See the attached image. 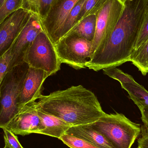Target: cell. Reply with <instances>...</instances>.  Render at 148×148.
<instances>
[{
    "label": "cell",
    "instance_id": "28",
    "mask_svg": "<svg viewBox=\"0 0 148 148\" xmlns=\"http://www.w3.org/2000/svg\"><path fill=\"white\" fill-rule=\"evenodd\" d=\"M5 1V0H0V7L2 5Z\"/></svg>",
    "mask_w": 148,
    "mask_h": 148
},
{
    "label": "cell",
    "instance_id": "7",
    "mask_svg": "<svg viewBox=\"0 0 148 148\" xmlns=\"http://www.w3.org/2000/svg\"><path fill=\"white\" fill-rule=\"evenodd\" d=\"M124 8L123 0H108L97 15L96 29L92 42V56L110 37Z\"/></svg>",
    "mask_w": 148,
    "mask_h": 148
},
{
    "label": "cell",
    "instance_id": "1",
    "mask_svg": "<svg viewBox=\"0 0 148 148\" xmlns=\"http://www.w3.org/2000/svg\"><path fill=\"white\" fill-rule=\"evenodd\" d=\"M124 8L107 42L98 47L86 67L95 71L129 62L148 12V0H123Z\"/></svg>",
    "mask_w": 148,
    "mask_h": 148
},
{
    "label": "cell",
    "instance_id": "8",
    "mask_svg": "<svg viewBox=\"0 0 148 148\" xmlns=\"http://www.w3.org/2000/svg\"><path fill=\"white\" fill-rule=\"evenodd\" d=\"M43 31L38 16L34 14L31 16L11 47L12 57L9 71L14 67L24 63L28 50L36 36Z\"/></svg>",
    "mask_w": 148,
    "mask_h": 148
},
{
    "label": "cell",
    "instance_id": "27",
    "mask_svg": "<svg viewBox=\"0 0 148 148\" xmlns=\"http://www.w3.org/2000/svg\"><path fill=\"white\" fill-rule=\"evenodd\" d=\"M141 114V119L143 124L148 126V107L139 108Z\"/></svg>",
    "mask_w": 148,
    "mask_h": 148
},
{
    "label": "cell",
    "instance_id": "25",
    "mask_svg": "<svg viewBox=\"0 0 148 148\" xmlns=\"http://www.w3.org/2000/svg\"><path fill=\"white\" fill-rule=\"evenodd\" d=\"M5 144L11 148H23L18 141L15 134L7 129H3Z\"/></svg>",
    "mask_w": 148,
    "mask_h": 148
},
{
    "label": "cell",
    "instance_id": "22",
    "mask_svg": "<svg viewBox=\"0 0 148 148\" xmlns=\"http://www.w3.org/2000/svg\"><path fill=\"white\" fill-rule=\"evenodd\" d=\"M59 139L71 148H101L82 139L66 134H63Z\"/></svg>",
    "mask_w": 148,
    "mask_h": 148
},
{
    "label": "cell",
    "instance_id": "16",
    "mask_svg": "<svg viewBox=\"0 0 148 148\" xmlns=\"http://www.w3.org/2000/svg\"><path fill=\"white\" fill-rule=\"evenodd\" d=\"M96 24V16L90 15L82 19L69 33L75 34L92 42L95 34Z\"/></svg>",
    "mask_w": 148,
    "mask_h": 148
},
{
    "label": "cell",
    "instance_id": "23",
    "mask_svg": "<svg viewBox=\"0 0 148 148\" xmlns=\"http://www.w3.org/2000/svg\"><path fill=\"white\" fill-rule=\"evenodd\" d=\"M12 57L11 47L7 53L0 58V86L6 74L9 71Z\"/></svg>",
    "mask_w": 148,
    "mask_h": 148
},
{
    "label": "cell",
    "instance_id": "30",
    "mask_svg": "<svg viewBox=\"0 0 148 148\" xmlns=\"http://www.w3.org/2000/svg\"><path fill=\"white\" fill-rule=\"evenodd\" d=\"M137 148H141L140 147H138Z\"/></svg>",
    "mask_w": 148,
    "mask_h": 148
},
{
    "label": "cell",
    "instance_id": "26",
    "mask_svg": "<svg viewBox=\"0 0 148 148\" xmlns=\"http://www.w3.org/2000/svg\"><path fill=\"white\" fill-rule=\"evenodd\" d=\"M141 137L138 139V147L141 148H148V126L144 124L141 126Z\"/></svg>",
    "mask_w": 148,
    "mask_h": 148
},
{
    "label": "cell",
    "instance_id": "19",
    "mask_svg": "<svg viewBox=\"0 0 148 148\" xmlns=\"http://www.w3.org/2000/svg\"><path fill=\"white\" fill-rule=\"evenodd\" d=\"M84 1L85 0H79L69 14L59 32L57 37V43L61 39L69 34L70 31L76 26L77 16Z\"/></svg>",
    "mask_w": 148,
    "mask_h": 148
},
{
    "label": "cell",
    "instance_id": "21",
    "mask_svg": "<svg viewBox=\"0 0 148 148\" xmlns=\"http://www.w3.org/2000/svg\"><path fill=\"white\" fill-rule=\"evenodd\" d=\"M23 0H5L0 7V24L11 14L22 8Z\"/></svg>",
    "mask_w": 148,
    "mask_h": 148
},
{
    "label": "cell",
    "instance_id": "13",
    "mask_svg": "<svg viewBox=\"0 0 148 148\" xmlns=\"http://www.w3.org/2000/svg\"><path fill=\"white\" fill-rule=\"evenodd\" d=\"M49 76L45 71L29 66L19 95V108L38 100L42 95L43 83Z\"/></svg>",
    "mask_w": 148,
    "mask_h": 148
},
{
    "label": "cell",
    "instance_id": "5",
    "mask_svg": "<svg viewBox=\"0 0 148 148\" xmlns=\"http://www.w3.org/2000/svg\"><path fill=\"white\" fill-rule=\"evenodd\" d=\"M24 62L29 67L43 70L50 76L60 69L55 46L44 31L36 36L28 50Z\"/></svg>",
    "mask_w": 148,
    "mask_h": 148
},
{
    "label": "cell",
    "instance_id": "29",
    "mask_svg": "<svg viewBox=\"0 0 148 148\" xmlns=\"http://www.w3.org/2000/svg\"><path fill=\"white\" fill-rule=\"evenodd\" d=\"M3 148H11L10 147H9L8 145H7V144H5V147Z\"/></svg>",
    "mask_w": 148,
    "mask_h": 148
},
{
    "label": "cell",
    "instance_id": "24",
    "mask_svg": "<svg viewBox=\"0 0 148 148\" xmlns=\"http://www.w3.org/2000/svg\"><path fill=\"white\" fill-rule=\"evenodd\" d=\"M148 39V12L142 25L138 38L135 44L134 51L138 49ZM133 51V52H134Z\"/></svg>",
    "mask_w": 148,
    "mask_h": 148
},
{
    "label": "cell",
    "instance_id": "15",
    "mask_svg": "<svg viewBox=\"0 0 148 148\" xmlns=\"http://www.w3.org/2000/svg\"><path fill=\"white\" fill-rule=\"evenodd\" d=\"M37 112L45 126V129L40 134L59 139L71 127L68 123L55 116L38 110Z\"/></svg>",
    "mask_w": 148,
    "mask_h": 148
},
{
    "label": "cell",
    "instance_id": "17",
    "mask_svg": "<svg viewBox=\"0 0 148 148\" xmlns=\"http://www.w3.org/2000/svg\"><path fill=\"white\" fill-rule=\"evenodd\" d=\"M57 0H23L22 8L36 15L40 22L47 15L52 5Z\"/></svg>",
    "mask_w": 148,
    "mask_h": 148
},
{
    "label": "cell",
    "instance_id": "9",
    "mask_svg": "<svg viewBox=\"0 0 148 148\" xmlns=\"http://www.w3.org/2000/svg\"><path fill=\"white\" fill-rule=\"evenodd\" d=\"M20 108L19 112L10 122L6 129L15 135L40 134L45 129V126L37 114L34 102Z\"/></svg>",
    "mask_w": 148,
    "mask_h": 148
},
{
    "label": "cell",
    "instance_id": "31",
    "mask_svg": "<svg viewBox=\"0 0 148 148\" xmlns=\"http://www.w3.org/2000/svg\"></svg>",
    "mask_w": 148,
    "mask_h": 148
},
{
    "label": "cell",
    "instance_id": "10",
    "mask_svg": "<svg viewBox=\"0 0 148 148\" xmlns=\"http://www.w3.org/2000/svg\"><path fill=\"white\" fill-rule=\"evenodd\" d=\"M31 14L26 10L20 9L0 24V58L12 47Z\"/></svg>",
    "mask_w": 148,
    "mask_h": 148
},
{
    "label": "cell",
    "instance_id": "6",
    "mask_svg": "<svg viewBox=\"0 0 148 148\" xmlns=\"http://www.w3.org/2000/svg\"><path fill=\"white\" fill-rule=\"evenodd\" d=\"M55 46L61 63L75 69L85 68L91 60L92 42L75 34L69 33Z\"/></svg>",
    "mask_w": 148,
    "mask_h": 148
},
{
    "label": "cell",
    "instance_id": "18",
    "mask_svg": "<svg viewBox=\"0 0 148 148\" xmlns=\"http://www.w3.org/2000/svg\"><path fill=\"white\" fill-rule=\"evenodd\" d=\"M131 62L144 76L148 73V39L138 49L132 53L130 58Z\"/></svg>",
    "mask_w": 148,
    "mask_h": 148
},
{
    "label": "cell",
    "instance_id": "11",
    "mask_svg": "<svg viewBox=\"0 0 148 148\" xmlns=\"http://www.w3.org/2000/svg\"><path fill=\"white\" fill-rule=\"evenodd\" d=\"M79 0H57L51 7L45 19L40 22L43 31L54 45L66 18Z\"/></svg>",
    "mask_w": 148,
    "mask_h": 148
},
{
    "label": "cell",
    "instance_id": "20",
    "mask_svg": "<svg viewBox=\"0 0 148 148\" xmlns=\"http://www.w3.org/2000/svg\"><path fill=\"white\" fill-rule=\"evenodd\" d=\"M107 1L108 0H85L77 16V25L88 16L92 14L96 16Z\"/></svg>",
    "mask_w": 148,
    "mask_h": 148
},
{
    "label": "cell",
    "instance_id": "12",
    "mask_svg": "<svg viewBox=\"0 0 148 148\" xmlns=\"http://www.w3.org/2000/svg\"><path fill=\"white\" fill-rule=\"evenodd\" d=\"M103 72L105 75L120 83L122 88L128 92L129 97L138 108L148 107V91L143 86L136 82L132 76L116 67L104 69Z\"/></svg>",
    "mask_w": 148,
    "mask_h": 148
},
{
    "label": "cell",
    "instance_id": "4",
    "mask_svg": "<svg viewBox=\"0 0 148 148\" xmlns=\"http://www.w3.org/2000/svg\"><path fill=\"white\" fill-rule=\"evenodd\" d=\"M29 66L26 62L9 71L0 86V128H6L18 113V101Z\"/></svg>",
    "mask_w": 148,
    "mask_h": 148
},
{
    "label": "cell",
    "instance_id": "3",
    "mask_svg": "<svg viewBox=\"0 0 148 148\" xmlns=\"http://www.w3.org/2000/svg\"><path fill=\"white\" fill-rule=\"evenodd\" d=\"M102 135L114 148H131L141 131L140 125L122 114H106L88 124Z\"/></svg>",
    "mask_w": 148,
    "mask_h": 148
},
{
    "label": "cell",
    "instance_id": "2",
    "mask_svg": "<svg viewBox=\"0 0 148 148\" xmlns=\"http://www.w3.org/2000/svg\"><path fill=\"white\" fill-rule=\"evenodd\" d=\"M37 100L34 102L36 110L71 127L93 123L106 114L94 93L81 85L41 95Z\"/></svg>",
    "mask_w": 148,
    "mask_h": 148
},
{
    "label": "cell",
    "instance_id": "14",
    "mask_svg": "<svg viewBox=\"0 0 148 148\" xmlns=\"http://www.w3.org/2000/svg\"><path fill=\"white\" fill-rule=\"evenodd\" d=\"M65 134L82 139L101 148H114L102 135L92 128L88 124L72 126Z\"/></svg>",
    "mask_w": 148,
    "mask_h": 148
}]
</instances>
